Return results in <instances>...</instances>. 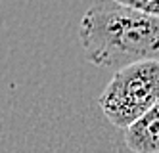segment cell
<instances>
[{
  "label": "cell",
  "instance_id": "cell-1",
  "mask_svg": "<svg viewBox=\"0 0 159 153\" xmlns=\"http://www.w3.org/2000/svg\"><path fill=\"white\" fill-rule=\"evenodd\" d=\"M79 42L86 60L104 69L159 61V17L113 0H92L81 19Z\"/></svg>",
  "mask_w": 159,
  "mask_h": 153
},
{
  "label": "cell",
  "instance_id": "cell-3",
  "mask_svg": "<svg viewBox=\"0 0 159 153\" xmlns=\"http://www.w3.org/2000/svg\"><path fill=\"white\" fill-rule=\"evenodd\" d=\"M125 144L132 153H159V101L125 128Z\"/></svg>",
  "mask_w": 159,
  "mask_h": 153
},
{
  "label": "cell",
  "instance_id": "cell-4",
  "mask_svg": "<svg viewBox=\"0 0 159 153\" xmlns=\"http://www.w3.org/2000/svg\"><path fill=\"white\" fill-rule=\"evenodd\" d=\"M125 8H130L134 11H140L146 16L159 17V0H113Z\"/></svg>",
  "mask_w": 159,
  "mask_h": 153
},
{
  "label": "cell",
  "instance_id": "cell-2",
  "mask_svg": "<svg viewBox=\"0 0 159 153\" xmlns=\"http://www.w3.org/2000/svg\"><path fill=\"white\" fill-rule=\"evenodd\" d=\"M159 101V61H140L113 73L98 100L115 128H129Z\"/></svg>",
  "mask_w": 159,
  "mask_h": 153
}]
</instances>
